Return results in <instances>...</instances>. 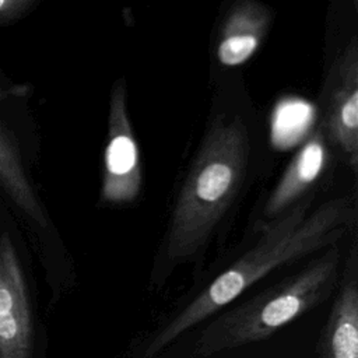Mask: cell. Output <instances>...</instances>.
Returning <instances> with one entry per match:
<instances>
[{"label": "cell", "mask_w": 358, "mask_h": 358, "mask_svg": "<svg viewBox=\"0 0 358 358\" xmlns=\"http://www.w3.org/2000/svg\"><path fill=\"white\" fill-rule=\"evenodd\" d=\"M312 194L281 215L260 221L252 246L214 278L169 310L140 344L141 358H157L187 331L236 299L274 270L338 243L355 224V201L333 197L312 208Z\"/></svg>", "instance_id": "1"}, {"label": "cell", "mask_w": 358, "mask_h": 358, "mask_svg": "<svg viewBox=\"0 0 358 358\" xmlns=\"http://www.w3.org/2000/svg\"><path fill=\"white\" fill-rule=\"evenodd\" d=\"M42 0H0V27L11 25L28 15Z\"/></svg>", "instance_id": "12"}, {"label": "cell", "mask_w": 358, "mask_h": 358, "mask_svg": "<svg viewBox=\"0 0 358 358\" xmlns=\"http://www.w3.org/2000/svg\"><path fill=\"white\" fill-rule=\"evenodd\" d=\"M327 138L352 172L358 165V45L352 38L331 64L324 83L323 123Z\"/></svg>", "instance_id": "5"}, {"label": "cell", "mask_w": 358, "mask_h": 358, "mask_svg": "<svg viewBox=\"0 0 358 358\" xmlns=\"http://www.w3.org/2000/svg\"><path fill=\"white\" fill-rule=\"evenodd\" d=\"M137 140L129 112L124 80L115 83L108 112V133L102 155L101 200L110 206L133 203L141 190L143 175Z\"/></svg>", "instance_id": "4"}, {"label": "cell", "mask_w": 358, "mask_h": 358, "mask_svg": "<svg viewBox=\"0 0 358 358\" xmlns=\"http://www.w3.org/2000/svg\"><path fill=\"white\" fill-rule=\"evenodd\" d=\"M252 159L253 131L248 117L235 110L217 113L172 206L152 266L155 287L206 250L243 190Z\"/></svg>", "instance_id": "2"}, {"label": "cell", "mask_w": 358, "mask_h": 358, "mask_svg": "<svg viewBox=\"0 0 358 358\" xmlns=\"http://www.w3.org/2000/svg\"><path fill=\"white\" fill-rule=\"evenodd\" d=\"M0 189L1 192L39 227L48 225L42 203L32 186L21 150L13 131L0 117Z\"/></svg>", "instance_id": "10"}, {"label": "cell", "mask_w": 358, "mask_h": 358, "mask_svg": "<svg viewBox=\"0 0 358 358\" xmlns=\"http://www.w3.org/2000/svg\"><path fill=\"white\" fill-rule=\"evenodd\" d=\"M343 266L338 243L316 253L287 278L239 298L207 319L193 344L199 358L270 338L284 326L327 301L337 288Z\"/></svg>", "instance_id": "3"}, {"label": "cell", "mask_w": 358, "mask_h": 358, "mask_svg": "<svg viewBox=\"0 0 358 358\" xmlns=\"http://www.w3.org/2000/svg\"><path fill=\"white\" fill-rule=\"evenodd\" d=\"M352 3H354V4H357V3H358V0H352Z\"/></svg>", "instance_id": "13"}, {"label": "cell", "mask_w": 358, "mask_h": 358, "mask_svg": "<svg viewBox=\"0 0 358 358\" xmlns=\"http://www.w3.org/2000/svg\"><path fill=\"white\" fill-rule=\"evenodd\" d=\"M34 333L25 278L7 232L0 235V358H32Z\"/></svg>", "instance_id": "6"}, {"label": "cell", "mask_w": 358, "mask_h": 358, "mask_svg": "<svg viewBox=\"0 0 358 358\" xmlns=\"http://www.w3.org/2000/svg\"><path fill=\"white\" fill-rule=\"evenodd\" d=\"M319 358H358V248L343 257L336 296L317 343Z\"/></svg>", "instance_id": "7"}, {"label": "cell", "mask_w": 358, "mask_h": 358, "mask_svg": "<svg viewBox=\"0 0 358 358\" xmlns=\"http://www.w3.org/2000/svg\"><path fill=\"white\" fill-rule=\"evenodd\" d=\"M316 106L303 96L280 98L270 115L268 137L275 150L287 151L302 144L312 133L316 122Z\"/></svg>", "instance_id": "11"}, {"label": "cell", "mask_w": 358, "mask_h": 358, "mask_svg": "<svg viewBox=\"0 0 358 358\" xmlns=\"http://www.w3.org/2000/svg\"><path fill=\"white\" fill-rule=\"evenodd\" d=\"M271 22L270 8L259 0H236L225 13L220 27L215 57L224 67H238L249 62Z\"/></svg>", "instance_id": "9"}, {"label": "cell", "mask_w": 358, "mask_h": 358, "mask_svg": "<svg viewBox=\"0 0 358 358\" xmlns=\"http://www.w3.org/2000/svg\"><path fill=\"white\" fill-rule=\"evenodd\" d=\"M327 159V138L323 130L317 127V130L301 144L278 182L271 189L262 210L263 221L281 215L309 196L310 189L322 176Z\"/></svg>", "instance_id": "8"}]
</instances>
